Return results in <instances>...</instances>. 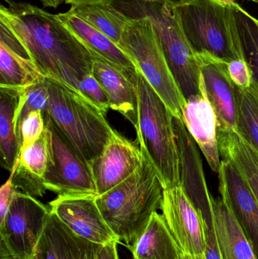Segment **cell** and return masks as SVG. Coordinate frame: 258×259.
<instances>
[{"label": "cell", "instance_id": "cell-1", "mask_svg": "<svg viewBox=\"0 0 258 259\" xmlns=\"http://www.w3.org/2000/svg\"><path fill=\"white\" fill-rule=\"evenodd\" d=\"M5 2L7 6H0V22L21 42L39 71L81 94L80 82L92 74L89 50L57 15L25 2Z\"/></svg>", "mask_w": 258, "mask_h": 259}, {"label": "cell", "instance_id": "cell-2", "mask_svg": "<svg viewBox=\"0 0 258 259\" xmlns=\"http://www.w3.org/2000/svg\"><path fill=\"white\" fill-rule=\"evenodd\" d=\"M141 165L104 194L96 202L108 225L120 243L133 246L148 226L151 216L162 208L165 186L146 154Z\"/></svg>", "mask_w": 258, "mask_h": 259}, {"label": "cell", "instance_id": "cell-3", "mask_svg": "<svg viewBox=\"0 0 258 259\" xmlns=\"http://www.w3.org/2000/svg\"><path fill=\"white\" fill-rule=\"evenodd\" d=\"M45 82L48 104L45 115L91 170L116 131L82 94L49 77Z\"/></svg>", "mask_w": 258, "mask_h": 259}, {"label": "cell", "instance_id": "cell-4", "mask_svg": "<svg viewBox=\"0 0 258 259\" xmlns=\"http://www.w3.org/2000/svg\"><path fill=\"white\" fill-rule=\"evenodd\" d=\"M183 32L196 54L223 62L245 59V52L232 3L190 0L175 7Z\"/></svg>", "mask_w": 258, "mask_h": 259}, {"label": "cell", "instance_id": "cell-5", "mask_svg": "<svg viewBox=\"0 0 258 259\" xmlns=\"http://www.w3.org/2000/svg\"><path fill=\"white\" fill-rule=\"evenodd\" d=\"M137 91L138 145L157 169L165 189L180 186L174 115L140 71Z\"/></svg>", "mask_w": 258, "mask_h": 259}, {"label": "cell", "instance_id": "cell-6", "mask_svg": "<svg viewBox=\"0 0 258 259\" xmlns=\"http://www.w3.org/2000/svg\"><path fill=\"white\" fill-rule=\"evenodd\" d=\"M120 47L133 61L172 115L183 118L186 100L170 69L160 39L150 18L145 17L130 20Z\"/></svg>", "mask_w": 258, "mask_h": 259}, {"label": "cell", "instance_id": "cell-7", "mask_svg": "<svg viewBox=\"0 0 258 259\" xmlns=\"http://www.w3.org/2000/svg\"><path fill=\"white\" fill-rule=\"evenodd\" d=\"M145 17L152 22L170 69L183 97L186 100L199 94V61L183 32L176 8L159 0L148 6Z\"/></svg>", "mask_w": 258, "mask_h": 259}, {"label": "cell", "instance_id": "cell-8", "mask_svg": "<svg viewBox=\"0 0 258 259\" xmlns=\"http://www.w3.org/2000/svg\"><path fill=\"white\" fill-rule=\"evenodd\" d=\"M50 207L15 190L5 219L0 222V244L15 259H33Z\"/></svg>", "mask_w": 258, "mask_h": 259}, {"label": "cell", "instance_id": "cell-9", "mask_svg": "<svg viewBox=\"0 0 258 259\" xmlns=\"http://www.w3.org/2000/svg\"><path fill=\"white\" fill-rule=\"evenodd\" d=\"M51 133V156L42 181L46 190L58 196L96 195L90 168L45 115Z\"/></svg>", "mask_w": 258, "mask_h": 259}, {"label": "cell", "instance_id": "cell-10", "mask_svg": "<svg viewBox=\"0 0 258 259\" xmlns=\"http://www.w3.org/2000/svg\"><path fill=\"white\" fill-rule=\"evenodd\" d=\"M161 210L186 258L206 259L204 222L180 186L165 189Z\"/></svg>", "mask_w": 258, "mask_h": 259}, {"label": "cell", "instance_id": "cell-11", "mask_svg": "<svg viewBox=\"0 0 258 259\" xmlns=\"http://www.w3.org/2000/svg\"><path fill=\"white\" fill-rule=\"evenodd\" d=\"M179 155L180 187L202 219L204 227L214 226L212 197L208 188L198 146L183 118L173 117Z\"/></svg>", "mask_w": 258, "mask_h": 259}, {"label": "cell", "instance_id": "cell-12", "mask_svg": "<svg viewBox=\"0 0 258 259\" xmlns=\"http://www.w3.org/2000/svg\"><path fill=\"white\" fill-rule=\"evenodd\" d=\"M51 212L77 235L105 246L120 243L96 202V195L58 196L49 202Z\"/></svg>", "mask_w": 258, "mask_h": 259}, {"label": "cell", "instance_id": "cell-13", "mask_svg": "<svg viewBox=\"0 0 258 259\" xmlns=\"http://www.w3.org/2000/svg\"><path fill=\"white\" fill-rule=\"evenodd\" d=\"M142 160L143 152L139 145L115 131L91 167L97 196L104 194L125 181L141 165Z\"/></svg>", "mask_w": 258, "mask_h": 259}, {"label": "cell", "instance_id": "cell-14", "mask_svg": "<svg viewBox=\"0 0 258 259\" xmlns=\"http://www.w3.org/2000/svg\"><path fill=\"white\" fill-rule=\"evenodd\" d=\"M221 197L230 207L258 259V204L251 189L231 161L221 160L218 172Z\"/></svg>", "mask_w": 258, "mask_h": 259}, {"label": "cell", "instance_id": "cell-15", "mask_svg": "<svg viewBox=\"0 0 258 259\" xmlns=\"http://www.w3.org/2000/svg\"><path fill=\"white\" fill-rule=\"evenodd\" d=\"M201 93L186 100L183 120L189 134L203 153L212 170L218 174L221 158L218 142V121L209 101L201 75Z\"/></svg>", "mask_w": 258, "mask_h": 259}, {"label": "cell", "instance_id": "cell-16", "mask_svg": "<svg viewBox=\"0 0 258 259\" xmlns=\"http://www.w3.org/2000/svg\"><path fill=\"white\" fill-rule=\"evenodd\" d=\"M92 74L106 92L110 109L125 117L135 129L138 126L137 77L139 71H126L93 52Z\"/></svg>", "mask_w": 258, "mask_h": 259}, {"label": "cell", "instance_id": "cell-17", "mask_svg": "<svg viewBox=\"0 0 258 259\" xmlns=\"http://www.w3.org/2000/svg\"><path fill=\"white\" fill-rule=\"evenodd\" d=\"M206 93L218 121V129H237V101L235 85L230 79L227 62L208 54H197Z\"/></svg>", "mask_w": 258, "mask_h": 259}, {"label": "cell", "instance_id": "cell-18", "mask_svg": "<svg viewBox=\"0 0 258 259\" xmlns=\"http://www.w3.org/2000/svg\"><path fill=\"white\" fill-rule=\"evenodd\" d=\"M103 246L73 232L50 212L38 242L36 259H96Z\"/></svg>", "mask_w": 258, "mask_h": 259}, {"label": "cell", "instance_id": "cell-19", "mask_svg": "<svg viewBox=\"0 0 258 259\" xmlns=\"http://www.w3.org/2000/svg\"><path fill=\"white\" fill-rule=\"evenodd\" d=\"M0 87L24 89L45 77L22 44L0 22Z\"/></svg>", "mask_w": 258, "mask_h": 259}, {"label": "cell", "instance_id": "cell-20", "mask_svg": "<svg viewBox=\"0 0 258 259\" xmlns=\"http://www.w3.org/2000/svg\"><path fill=\"white\" fill-rule=\"evenodd\" d=\"M212 209L223 259H257L251 243L222 197H212Z\"/></svg>", "mask_w": 258, "mask_h": 259}, {"label": "cell", "instance_id": "cell-21", "mask_svg": "<svg viewBox=\"0 0 258 259\" xmlns=\"http://www.w3.org/2000/svg\"><path fill=\"white\" fill-rule=\"evenodd\" d=\"M70 31L89 50L126 71H139L130 56L110 38L74 15L71 11L57 14Z\"/></svg>", "mask_w": 258, "mask_h": 259}, {"label": "cell", "instance_id": "cell-22", "mask_svg": "<svg viewBox=\"0 0 258 259\" xmlns=\"http://www.w3.org/2000/svg\"><path fill=\"white\" fill-rule=\"evenodd\" d=\"M128 249L134 259H179L182 253L163 215L158 211L140 238Z\"/></svg>", "mask_w": 258, "mask_h": 259}, {"label": "cell", "instance_id": "cell-23", "mask_svg": "<svg viewBox=\"0 0 258 259\" xmlns=\"http://www.w3.org/2000/svg\"><path fill=\"white\" fill-rule=\"evenodd\" d=\"M218 142L221 156L234 164L258 204V151L236 130L218 129Z\"/></svg>", "mask_w": 258, "mask_h": 259}, {"label": "cell", "instance_id": "cell-24", "mask_svg": "<svg viewBox=\"0 0 258 259\" xmlns=\"http://www.w3.org/2000/svg\"><path fill=\"white\" fill-rule=\"evenodd\" d=\"M21 90L0 87V152L4 168L12 171L20 154L15 112Z\"/></svg>", "mask_w": 258, "mask_h": 259}, {"label": "cell", "instance_id": "cell-25", "mask_svg": "<svg viewBox=\"0 0 258 259\" xmlns=\"http://www.w3.org/2000/svg\"><path fill=\"white\" fill-rule=\"evenodd\" d=\"M69 10L110 38L119 47L131 20L110 3L71 6Z\"/></svg>", "mask_w": 258, "mask_h": 259}, {"label": "cell", "instance_id": "cell-26", "mask_svg": "<svg viewBox=\"0 0 258 259\" xmlns=\"http://www.w3.org/2000/svg\"><path fill=\"white\" fill-rule=\"evenodd\" d=\"M51 156V133L45 124L43 134L35 143L20 151L14 178L33 183L42 181Z\"/></svg>", "mask_w": 258, "mask_h": 259}, {"label": "cell", "instance_id": "cell-27", "mask_svg": "<svg viewBox=\"0 0 258 259\" xmlns=\"http://www.w3.org/2000/svg\"><path fill=\"white\" fill-rule=\"evenodd\" d=\"M237 101L236 131L258 151V83L253 80L247 89L235 86Z\"/></svg>", "mask_w": 258, "mask_h": 259}, {"label": "cell", "instance_id": "cell-28", "mask_svg": "<svg viewBox=\"0 0 258 259\" xmlns=\"http://www.w3.org/2000/svg\"><path fill=\"white\" fill-rule=\"evenodd\" d=\"M245 52V59L258 83V26L254 17L236 2L232 3Z\"/></svg>", "mask_w": 258, "mask_h": 259}, {"label": "cell", "instance_id": "cell-29", "mask_svg": "<svg viewBox=\"0 0 258 259\" xmlns=\"http://www.w3.org/2000/svg\"><path fill=\"white\" fill-rule=\"evenodd\" d=\"M48 90L45 77L40 81L21 90L15 112V123L33 111H41L45 115L48 109Z\"/></svg>", "mask_w": 258, "mask_h": 259}, {"label": "cell", "instance_id": "cell-30", "mask_svg": "<svg viewBox=\"0 0 258 259\" xmlns=\"http://www.w3.org/2000/svg\"><path fill=\"white\" fill-rule=\"evenodd\" d=\"M45 130V120L41 111H33L24 115L16 124L20 151L35 143Z\"/></svg>", "mask_w": 258, "mask_h": 259}, {"label": "cell", "instance_id": "cell-31", "mask_svg": "<svg viewBox=\"0 0 258 259\" xmlns=\"http://www.w3.org/2000/svg\"><path fill=\"white\" fill-rule=\"evenodd\" d=\"M80 94L106 115L110 109V103L104 90L92 74L85 77L79 85Z\"/></svg>", "mask_w": 258, "mask_h": 259}, {"label": "cell", "instance_id": "cell-32", "mask_svg": "<svg viewBox=\"0 0 258 259\" xmlns=\"http://www.w3.org/2000/svg\"><path fill=\"white\" fill-rule=\"evenodd\" d=\"M230 79L236 88L247 89L254 80L252 71L245 59H236L227 64Z\"/></svg>", "mask_w": 258, "mask_h": 259}, {"label": "cell", "instance_id": "cell-33", "mask_svg": "<svg viewBox=\"0 0 258 259\" xmlns=\"http://www.w3.org/2000/svg\"><path fill=\"white\" fill-rule=\"evenodd\" d=\"M159 0H112L111 3L131 19L145 18L147 7Z\"/></svg>", "mask_w": 258, "mask_h": 259}, {"label": "cell", "instance_id": "cell-34", "mask_svg": "<svg viewBox=\"0 0 258 259\" xmlns=\"http://www.w3.org/2000/svg\"><path fill=\"white\" fill-rule=\"evenodd\" d=\"M18 164V158L14 164L10 176L0 189V222L5 219L9 208L14 193L17 190L13 185V177Z\"/></svg>", "mask_w": 258, "mask_h": 259}, {"label": "cell", "instance_id": "cell-35", "mask_svg": "<svg viewBox=\"0 0 258 259\" xmlns=\"http://www.w3.org/2000/svg\"><path fill=\"white\" fill-rule=\"evenodd\" d=\"M206 239V259H223L215 234V225L204 228Z\"/></svg>", "mask_w": 258, "mask_h": 259}, {"label": "cell", "instance_id": "cell-36", "mask_svg": "<svg viewBox=\"0 0 258 259\" xmlns=\"http://www.w3.org/2000/svg\"><path fill=\"white\" fill-rule=\"evenodd\" d=\"M118 243H112L103 246L96 259H119L117 245Z\"/></svg>", "mask_w": 258, "mask_h": 259}, {"label": "cell", "instance_id": "cell-37", "mask_svg": "<svg viewBox=\"0 0 258 259\" xmlns=\"http://www.w3.org/2000/svg\"><path fill=\"white\" fill-rule=\"evenodd\" d=\"M112 0H65L66 4L71 6H83V5L95 4L99 3H110Z\"/></svg>", "mask_w": 258, "mask_h": 259}, {"label": "cell", "instance_id": "cell-38", "mask_svg": "<svg viewBox=\"0 0 258 259\" xmlns=\"http://www.w3.org/2000/svg\"><path fill=\"white\" fill-rule=\"evenodd\" d=\"M45 7L57 8L65 0H39Z\"/></svg>", "mask_w": 258, "mask_h": 259}, {"label": "cell", "instance_id": "cell-39", "mask_svg": "<svg viewBox=\"0 0 258 259\" xmlns=\"http://www.w3.org/2000/svg\"><path fill=\"white\" fill-rule=\"evenodd\" d=\"M164 1L169 4L170 6H173V7H178V6L188 3L190 0H164Z\"/></svg>", "mask_w": 258, "mask_h": 259}, {"label": "cell", "instance_id": "cell-40", "mask_svg": "<svg viewBox=\"0 0 258 259\" xmlns=\"http://www.w3.org/2000/svg\"><path fill=\"white\" fill-rule=\"evenodd\" d=\"M221 1L225 2V3H234L236 0H221ZM249 1L254 2V3H257L258 4V0H249Z\"/></svg>", "mask_w": 258, "mask_h": 259}, {"label": "cell", "instance_id": "cell-41", "mask_svg": "<svg viewBox=\"0 0 258 259\" xmlns=\"http://www.w3.org/2000/svg\"><path fill=\"white\" fill-rule=\"evenodd\" d=\"M179 259H187L186 258L184 255H183V252H182L181 255H180V258Z\"/></svg>", "mask_w": 258, "mask_h": 259}, {"label": "cell", "instance_id": "cell-42", "mask_svg": "<svg viewBox=\"0 0 258 259\" xmlns=\"http://www.w3.org/2000/svg\"><path fill=\"white\" fill-rule=\"evenodd\" d=\"M254 20H255V22L257 23L258 26V19L257 18H254Z\"/></svg>", "mask_w": 258, "mask_h": 259}, {"label": "cell", "instance_id": "cell-43", "mask_svg": "<svg viewBox=\"0 0 258 259\" xmlns=\"http://www.w3.org/2000/svg\"><path fill=\"white\" fill-rule=\"evenodd\" d=\"M33 259H36V258H35V257H33Z\"/></svg>", "mask_w": 258, "mask_h": 259}, {"label": "cell", "instance_id": "cell-44", "mask_svg": "<svg viewBox=\"0 0 258 259\" xmlns=\"http://www.w3.org/2000/svg\"><path fill=\"white\" fill-rule=\"evenodd\" d=\"M132 259H134V258H132Z\"/></svg>", "mask_w": 258, "mask_h": 259}]
</instances>
